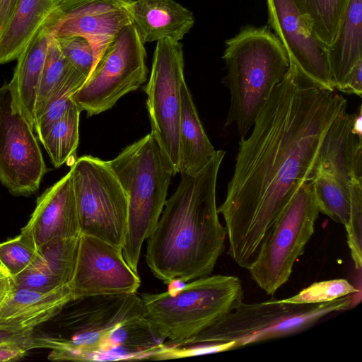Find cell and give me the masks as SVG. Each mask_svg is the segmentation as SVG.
Here are the masks:
<instances>
[{
	"label": "cell",
	"mask_w": 362,
	"mask_h": 362,
	"mask_svg": "<svg viewBox=\"0 0 362 362\" xmlns=\"http://www.w3.org/2000/svg\"><path fill=\"white\" fill-rule=\"evenodd\" d=\"M132 25L145 44L180 41L194 24L191 11L175 0H127Z\"/></svg>",
	"instance_id": "obj_19"
},
{
	"label": "cell",
	"mask_w": 362,
	"mask_h": 362,
	"mask_svg": "<svg viewBox=\"0 0 362 362\" xmlns=\"http://www.w3.org/2000/svg\"><path fill=\"white\" fill-rule=\"evenodd\" d=\"M33 336V331L9 332L0 331V344L10 341H26Z\"/></svg>",
	"instance_id": "obj_39"
},
{
	"label": "cell",
	"mask_w": 362,
	"mask_h": 362,
	"mask_svg": "<svg viewBox=\"0 0 362 362\" xmlns=\"http://www.w3.org/2000/svg\"><path fill=\"white\" fill-rule=\"evenodd\" d=\"M72 68L61 52L57 39L50 36L36 98L34 124L41 115L54 87Z\"/></svg>",
	"instance_id": "obj_29"
},
{
	"label": "cell",
	"mask_w": 362,
	"mask_h": 362,
	"mask_svg": "<svg viewBox=\"0 0 362 362\" xmlns=\"http://www.w3.org/2000/svg\"><path fill=\"white\" fill-rule=\"evenodd\" d=\"M18 0H0V38L14 12Z\"/></svg>",
	"instance_id": "obj_38"
},
{
	"label": "cell",
	"mask_w": 362,
	"mask_h": 362,
	"mask_svg": "<svg viewBox=\"0 0 362 362\" xmlns=\"http://www.w3.org/2000/svg\"><path fill=\"white\" fill-rule=\"evenodd\" d=\"M140 296L146 320L165 345L179 346L242 303L244 291L238 277L210 274L175 290Z\"/></svg>",
	"instance_id": "obj_5"
},
{
	"label": "cell",
	"mask_w": 362,
	"mask_h": 362,
	"mask_svg": "<svg viewBox=\"0 0 362 362\" xmlns=\"http://www.w3.org/2000/svg\"><path fill=\"white\" fill-rule=\"evenodd\" d=\"M74 308L63 322L64 336L34 337L35 348H49L50 361H104L114 331L145 315L140 295H100L72 300Z\"/></svg>",
	"instance_id": "obj_7"
},
{
	"label": "cell",
	"mask_w": 362,
	"mask_h": 362,
	"mask_svg": "<svg viewBox=\"0 0 362 362\" xmlns=\"http://www.w3.org/2000/svg\"><path fill=\"white\" fill-rule=\"evenodd\" d=\"M178 145L181 175L197 173L216 152L204 131L185 80L180 87Z\"/></svg>",
	"instance_id": "obj_22"
},
{
	"label": "cell",
	"mask_w": 362,
	"mask_h": 362,
	"mask_svg": "<svg viewBox=\"0 0 362 362\" xmlns=\"http://www.w3.org/2000/svg\"><path fill=\"white\" fill-rule=\"evenodd\" d=\"M50 38L45 23L18 57L13 77L8 83L13 106L34 127V111L40 81Z\"/></svg>",
	"instance_id": "obj_21"
},
{
	"label": "cell",
	"mask_w": 362,
	"mask_h": 362,
	"mask_svg": "<svg viewBox=\"0 0 362 362\" xmlns=\"http://www.w3.org/2000/svg\"><path fill=\"white\" fill-rule=\"evenodd\" d=\"M359 291L345 279L317 281L303 288L297 294L284 299L282 303L295 304H315L329 302Z\"/></svg>",
	"instance_id": "obj_30"
},
{
	"label": "cell",
	"mask_w": 362,
	"mask_h": 362,
	"mask_svg": "<svg viewBox=\"0 0 362 362\" xmlns=\"http://www.w3.org/2000/svg\"><path fill=\"white\" fill-rule=\"evenodd\" d=\"M184 52L180 41L157 42L149 80L145 86L151 132L171 164L179 173L180 87L185 81Z\"/></svg>",
	"instance_id": "obj_11"
},
{
	"label": "cell",
	"mask_w": 362,
	"mask_h": 362,
	"mask_svg": "<svg viewBox=\"0 0 362 362\" xmlns=\"http://www.w3.org/2000/svg\"><path fill=\"white\" fill-rule=\"evenodd\" d=\"M21 233L30 238L37 249L56 240L80 236L70 170L37 199L36 206Z\"/></svg>",
	"instance_id": "obj_16"
},
{
	"label": "cell",
	"mask_w": 362,
	"mask_h": 362,
	"mask_svg": "<svg viewBox=\"0 0 362 362\" xmlns=\"http://www.w3.org/2000/svg\"><path fill=\"white\" fill-rule=\"evenodd\" d=\"M68 0H18L0 38V64L17 59L37 30Z\"/></svg>",
	"instance_id": "obj_23"
},
{
	"label": "cell",
	"mask_w": 362,
	"mask_h": 362,
	"mask_svg": "<svg viewBox=\"0 0 362 362\" xmlns=\"http://www.w3.org/2000/svg\"><path fill=\"white\" fill-rule=\"evenodd\" d=\"M320 213L311 182H305L276 218L247 269L267 295H274L288 281L314 233Z\"/></svg>",
	"instance_id": "obj_8"
},
{
	"label": "cell",
	"mask_w": 362,
	"mask_h": 362,
	"mask_svg": "<svg viewBox=\"0 0 362 362\" xmlns=\"http://www.w3.org/2000/svg\"><path fill=\"white\" fill-rule=\"evenodd\" d=\"M79 237L52 241L37 249L32 264L13 277L16 287L47 292L70 285Z\"/></svg>",
	"instance_id": "obj_20"
},
{
	"label": "cell",
	"mask_w": 362,
	"mask_h": 362,
	"mask_svg": "<svg viewBox=\"0 0 362 362\" xmlns=\"http://www.w3.org/2000/svg\"><path fill=\"white\" fill-rule=\"evenodd\" d=\"M346 107L341 94L315 84L290 64L249 136L240 139L226 197L218 207L227 253L239 267L248 269L280 211L311 181L326 132Z\"/></svg>",
	"instance_id": "obj_1"
},
{
	"label": "cell",
	"mask_w": 362,
	"mask_h": 362,
	"mask_svg": "<svg viewBox=\"0 0 362 362\" xmlns=\"http://www.w3.org/2000/svg\"><path fill=\"white\" fill-rule=\"evenodd\" d=\"M128 199L126 233L122 252L138 273L144 240L158 223L166 202L174 170L151 132L107 161Z\"/></svg>",
	"instance_id": "obj_4"
},
{
	"label": "cell",
	"mask_w": 362,
	"mask_h": 362,
	"mask_svg": "<svg viewBox=\"0 0 362 362\" xmlns=\"http://www.w3.org/2000/svg\"><path fill=\"white\" fill-rule=\"evenodd\" d=\"M339 91L361 97L362 59L359 60L351 69Z\"/></svg>",
	"instance_id": "obj_36"
},
{
	"label": "cell",
	"mask_w": 362,
	"mask_h": 362,
	"mask_svg": "<svg viewBox=\"0 0 362 362\" xmlns=\"http://www.w3.org/2000/svg\"><path fill=\"white\" fill-rule=\"evenodd\" d=\"M225 154L216 151L202 170L181 175L147 238L146 262L165 284L211 274L223 253L226 231L218 218L216 184Z\"/></svg>",
	"instance_id": "obj_2"
},
{
	"label": "cell",
	"mask_w": 362,
	"mask_h": 362,
	"mask_svg": "<svg viewBox=\"0 0 362 362\" xmlns=\"http://www.w3.org/2000/svg\"><path fill=\"white\" fill-rule=\"evenodd\" d=\"M56 39L64 57L88 78L95 64L94 52L90 43L80 36Z\"/></svg>",
	"instance_id": "obj_33"
},
{
	"label": "cell",
	"mask_w": 362,
	"mask_h": 362,
	"mask_svg": "<svg viewBox=\"0 0 362 362\" xmlns=\"http://www.w3.org/2000/svg\"><path fill=\"white\" fill-rule=\"evenodd\" d=\"M70 172L81 234L100 238L122 249L128 199L107 161L83 156L71 165Z\"/></svg>",
	"instance_id": "obj_9"
},
{
	"label": "cell",
	"mask_w": 362,
	"mask_h": 362,
	"mask_svg": "<svg viewBox=\"0 0 362 362\" xmlns=\"http://www.w3.org/2000/svg\"><path fill=\"white\" fill-rule=\"evenodd\" d=\"M334 88L339 90L353 66L362 59V0H349L336 36L327 47Z\"/></svg>",
	"instance_id": "obj_24"
},
{
	"label": "cell",
	"mask_w": 362,
	"mask_h": 362,
	"mask_svg": "<svg viewBox=\"0 0 362 362\" xmlns=\"http://www.w3.org/2000/svg\"><path fill=\"white\" fill-rule=\"evenodd\" d=\"M353 295L315 304L287 303L279 300L243 302L215 324L179 346L234 341L237 349L301 332L332 313L350 308L354 300Z\"/></svg>",
	"instance_id": "obj_6"
},
{
	"label": "cell",
	"mask_w": 362,
	"mask_h": 362,
	"mask_svg": "<svg viewBox=\"0 0 362 362\" xmlns=\"http://www.w3.org/2000/svg\"><path fill=\"white\" fill-rule=\"evenodd\" d=\"M141 285L122 249L100 238L81 234L70 283L74 299L100 295L137 293Z\"/></svg>",
	"instance_id": "obj_13"
},
{
	"label": "cell",
	"mask_w": 362,
	"mask_h": 362,
	"mask_svg": "<svg viewBox=\"0 0 362 362\" xmlns=\"http://www.w3.org/2000/svg\"><path fill=\"white\" fill-rule=\"evenodd\" d=\"M350 211L344 226L347 244L356 269L362 267V180H354L349 186Z\"/></svg>",
	"instance_id": "obj_32"
},
{
	"label": "cell",
	"mask_w": 362,
	"mask_h": 362,
	"mask_svg": "<svg viewBox=\"0 0 362 362\" xmlns=\"http://www.w3.org/2000/svg\"><path fill=\"white\" fill-rule=\"evenodd\" d=\"M34 129L13 106L8 83L0 88V182L13 196L36 192L47 173Z\"/></svg>",
	"instance_id": "obj_12"
},
{
	"label": "cell",
	"mask_w": 362,
	"mask_h": 362,
	"mask_svg": "<svg viewBox=\"0 0 362 362\" xmlns=\"http://www.w3.org/2000/svg\"><path fill=\"white\" fill-rule=\"evenodd\" d=\"M15 288L13 277L0 264V305L9 297Z\"/></svg>",
	"instance_id": "obj_37"
},
{
	"label": "cell",
	"mask_w": 362,
	"mask_h": 362,
	"mask_svg": "<svg viewBox=\"0 0 362 362\" xmlns=\"http://www.w3.org/2000/svg\"><path fill=\"white\" fill-rule=\"evenodd\" d=\"M72 300L70 285L47 292L16 287L0 305V331H33L59 315Z\"/></svg>",
	"instance_id": "obj_18"
},
{
	"label": "cell",
	"mask_w": 362,
	"mask_h": 362,
	"mask_svg": "<svg viewBox=\"0 0 362 362\" xmlns=\"http://www.w3.org/2000/svg\"><path fill=\"white\" fill-rule=\"evenodd\" d=\"M310 182L320 212L345 226L350 211L349 187L324 172L316 173Z\"/></svg>",
	"instance_id": "obj_28"
},
{
	"label": "cell",
	"mask_w": 362,
	"mask_h": 362,
	"mask_svg": "<svg viewBox=\"0 0 362 362\" xmlns=\"http://www.w3.org/2000/svg\"><path fill=\"white\" fill-rule=\"evenodd\" d=\"M37 247L33 240L21 233L14 238L0 243V264L15 277L34 262Z\"/></svg>",
	"instance_id": "obj_31"
},
{
	"label": "cell",
	"mask_w": 362,
	"mask_h": 362,
	"mask_svg": "<svg viewBox=\"0 0 362 362\" xmlns=\"http://www.w3.org/2000/svg\"><path fill=\"white\" fill-rule=\"evenodd\" d=\"M301 13L327 47L333 42L349 0H297Z\"/></svg>",
	"instance_id": "obj_26"
},
{
	"label": "cell",
	"mask_w": 362,
	"mask_h": 362,
	"mask_svg": "<svg viewBox=\"0 0 362 362\" xmlns=\"http://www.w3.org/2000/svg\"><path fill=\"white\" fill-rule=\"evenodd\" d=\"M235 349L234 341L199 343L183 346H168L163 344L153 360H163L218 353Z\"/></svg>",
	"instance_id": "obj_34"
},
{
	"label": "cell",
	"mask_w": 362,
	"mask_h": 362,
	"mask_svg": "<svg viewBox=\"0 0 362 362\" xmlns=\"http://www.w3.org/2000/svg\"><path fill=\"white\" fill-rule=\"evenodd\" d=\"M222 58L228 70L223 83L230 96L225 125L235 124L244 139L285 76L288 57L268 25H247L226 41Z\"/></svg>",
	"instance_id": "obj_3"
},
{
	"label": "cell",
	"mask_w": 362,
	"mask_h": 362,
	"mask_svg": "<svg viewBox=\"0 0 362 362\" xmlns=\"http://www.w3.org/2000/svg\"><path fill=\"white\" fill-rule=\"evenodd\" d=\"M268 26L281 42L289 63L315 84L334 90L327 47L309 27L297 0H267Z\"/></svg>",
	"instance_id": "obj_15"
},
{
	"label": "cell",
	"mask_w": 362,
	"mask_h": 362,
	"mask_svg": "<svg viewBox=\"0 0 362 362\" xmlns=\"http://www.w3.org/2000/svg\"><path fill=\"white\" fill-rule=\"evenodd\" d=\"M80 112L81 110L72 101L41 141L55 168H59L65 163L71 165L76 160Z\"/></svg>",
	"instance_id": "obj_25"
},
{
	"label": "cell",
	"mask_w": 362,
	"mask_h": 362,
	"mask_svg": "<svg viewBox=\"0 0 362 362\" xmlns=\"http://www.w3.org/2000/svg\"><path fill=\"white\" fill-rule=\"evenodd\" d=\"M45 24L50 36L55 38L80 36L86 39L93 49L96 64L119 33L132 21L127 0H68Z\"/></svg>",
	"instance_id": "obj_14"
},
{
	"label": "cell",
	"mask_w": 362,
	"mask_h": 362,
	"mask_svg": "<svg viewBox=\"0 0 362 362\" xmlns=\"http://www.w3.org/2000/svg\"><path fill=\"white\" fill-rule=\"evenodd\" d=\"M33 337L26 341L0 344V362L23 358L29 350L34 349Z\"/></svg>",
	"instance_id": "obj_35"
},
{
	"label": "cell",
	"mask_w": 362,
	"mask_h": 362,
	"mask_svg": "<svg viewBox=\"0 0 362 362\" xmlns=\"http://www.w3.org/2000/svg\"><path fill=\"white\" fill-rule=\"evenodd\" d=\"M146 52L136 30L124 27L107 47L72 100L88 117L112 108L147 78Z\"/></svg>",
	"instance_id": "obj_10"
},
{
	"label": "cell",
	"mask_w": 362,
	"mask_h": 362,
	"mask_svg": "<svg viewBox=\"0 0 362 362\" xmlns=\"http://www.w3.org/2000/svg\"><path fill=\"white\" fill-rule=\"evenodd\" d=\"M86 79V76L74 67L54 87L41 115L34 124L33 129L40 142L52 125L65 113L73 101L71 96Z\"/></svg>",
	"instance_id": "obj_27"
},
{
	"label": "cell",
	"mask_w": 362,
	"mask_h": 362,
	"mask_svg": "<svg viewBox=\"0 0 362 362\" xmlns=\"http://www.w3.org/2000/svg\"><path fill=\"white\" fill-rule=\"evenodd\" d=\"M354 114L346 110L332 123L323 139L315 173L324 172L349 187L362 180V133L354 126Z\"/></svg>",
	"instance_id": "obj_17"
}]
</instances>
